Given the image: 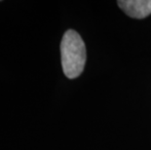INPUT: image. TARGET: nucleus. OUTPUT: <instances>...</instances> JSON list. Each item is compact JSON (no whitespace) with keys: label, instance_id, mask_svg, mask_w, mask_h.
<instances>
[{"label":"nucleus","instance_id":"1","mask_svg":"<svg viewBox=\"0 0 151 150\" xmlns=\"http://www.w3.org/2000/svg\"><path fill=\"white\" fill-rule=\"evenodd\" d=\"M63 70L69 79H74L81 74L86 63V46L81 36L73 29L63 34L60 43Z\"/></svg>","mask_w":151,"mask_h":150},{"label":"nucleus","instance_id":"2","mask_svg":"<svg viewBox=\"0 0 151 150\" xmlns=\"http://www.w3.org/2000/svg\"><path fill=\"white\" fill-rule=\"evenodd\" d=\"M117 4L131 18L143 19L151 14V0H120Z\"/></svg>","mask_w":151,"mask_h":150}]
</instances>
